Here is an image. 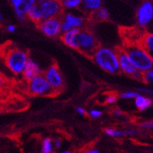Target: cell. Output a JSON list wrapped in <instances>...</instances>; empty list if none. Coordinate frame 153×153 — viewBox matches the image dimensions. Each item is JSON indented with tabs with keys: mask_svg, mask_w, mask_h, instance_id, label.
Here are the masks:
<instances>
[{
	"mask_svg": "<svg viewBox=\"0 0 153 153\" xmlns=\"http://www.w3.org/2000/svg\"><path fill=\"white\" fill-rule=\"evenodd\" d=\"M135 105L139 110L144 111L149 109V107L152 105V101L148 97L142 96L140 95L137 98H135Z\"/></svg>",
	"mask_w": 153,
	"mask_h": 153,
	"instance_id": "cell-15",
	"label": "cell"
},
{
	"mask_svg": "<svg viewBox=\"0 0 153 153\" xmlns=\"http://www.w3.org/2000/svg\"><path fill=\"white\" fill-rule=\"evenodd\" d=\"M77 49L88 56L92 57L95 51L99 48L98 43L92 33L88 30H80L76 36Z\"/></svg>",
	"mask_w": 153,
	"mask_h": 153,
	"instance_id": "cell-4",
	"label": "cell"
},
{
	"mask_svg": "<svg viewBox=\"0 0 153 153\" xmlns=\"http://www.w3.org/2000/svg\"><path fill=\"white\" fill-rule=\"evenodd\" d=\"M152 121H147V122L142 123L141 124V127H143V128H145V129H151V128H152Z\"/></svg>",
	"mask_w": 153,
	"mask_h": 153,
	"instance_id": "cell-27",
	"label": "cell"
},
{
	"mask_svg": "<svg viewBox=\"0 0 153 153\" xmlns=\"http://www.w3.org/2000/svg\"><path fill=\"white\" fill-rule=\"evenodd\" d=\"M62 7L67 9H73L78 7L82 2V0H60Z\"/></svg>",
	"mask_w": 153,
	"mask_h": 153,
	"instance_id": "cell-19",
	"label": "cell"
},
{
	"mask_svg": "<svg viewBox=\"0 0 153 153\" xmlns=\"http://www.w3.org/2000/svg\"><path fill=\"white\" fill-rule=\"evenodd\" d=\"M102 114V113L99 110H97V109H92V110L90 111V113H89V115L91 116L92 118L95 119V118H99V117H101Z\"/></svg>",
	"mask_w": 153,
	"mask_h": 153,
	"instance_id": "cell-25",
	"label": "cell"
},
{
	"mask_svg": "<svg viewBox=\"0 0 153 153\" xmlns=\"http://www.w3.org/2000/svg\"><path fill=\"white\" fill-rule=\"evenodd\" d=\"M140 94L135 91H127L120 94V97L123 99H135L137 96H139Z\"/></svg>",
	"mask_w": 153,
	"mask_h": 153,
	"instance_id": "cell-24",
	"label": "cell"
},
{
	"mask_svg": "<svg viewBox=\"0 0 153 153\" xmlns=\"http://www.w3.org/2000/svg\"><path fill=\"white\" fill-rule=\"evenodd\" d=\"M45 77L54 90L61 89L63 87V78L56 64L51 65L47 69L45 73Z\"/></svg>",
	"mask_w": 153,
	"mask_h": 153,
	"instance_id": "cell-9",
	"label": "cell"
},
{
	"mask_svg": "<svg viewBox=\"0 0 153 153\" xmlns=\"http://www.w3.org/2000/svg\"><path fill=\"white\" fill-rule=\"evenodd\" d=\"M79 32H80V30L78 28H72L63 33L62 36L61 37V39L67 46L77 49L78 45L76 42V36Z\"/></svg>",
	"mask_w": 153,
	"mask_h": 153,
	"instance_id": "cell-13",
	"label": "cell"
},
{
	"mask_svg": "<svg viewBox=\"0 0 153 153\" xmlns=\"http://www.w3.org/2000/svg\"><path fill=\"white\" fill-rule=\"evenodd\" d=\"M54 144L56 148H59L61 146V142L59 141V139H56L54 141Z\"/></svg>",
	"mask_w": 153,
	"mask_h": 153,
	"instance_id": "cell-34",
	"label": "cell"
},
{
	"mask_svg": "<svg viewBox=\"0 0 153 153\" xmlns=\"http://www.w3.org/2000/svg\"><path fill=\"white\" fill-rule=\"evenodd\" d=\"M141 81L146 84H151L153 81V71L152 70H149L145 72H142L141 75Z\"/></svg>",
	"mask_w": 153,
	"mask_h": 153,
	"instance_id": "cell-21",
	"label": "cell"
},
{
	"mask_svg": "<svg viewBox=\"0 0 153 153\" xmlns=\"http://www.w3.org/2000/svg\"><path fill=\"white\" fill-rule=\"evenodd\" d=\"M123 134H127V135H133L135 134L134 131H132V130H127V131H123Z\"/></svg>",
	"mask_w": 153,
	"mask_h": 153,
	"instance_id": "cell-32",
	"label": "cell"
},
{
	"mask_svg": "<svg viewBox=\"0 0 153 153\" xmlns=\"http://www.w3.org/2000/svg\"><path fill=\"white\" fill-rule=\"evenodd\" d=\"M7 30H8V31H10V32H14L15 30H16V27L13 26V25H9V26L7 27Z\"/></svg>",
	"mask_w": 153,
	"mask_h": 153,
	"instance_id": "cell-33",
	"label": "cell"
},
{
	"mask_svg": "<svg viewBox=\"0 0 153 153\" xmlns=\"http://www.w3.org/2000/svg\"><path fill=\"white\" fill-rule=\"evenodd\" d=\"M5 84H6V80H5V77L2 75V74L0 73V92L2 91V90L3 89L5 86Z\"/></svg>",
	"mask_w": 153,
	"mask_h": 153,
	"instance_id": "cell-28",
	"label": "cell"
},
{
	"mask_svg": "<svg viewBox=\"0 0 153 153\" xmlns=\"http://www.w3.org/2000/svg\"><path fill=\"white\" fill-rule=\"evenodd\" d=\"M98 11L96 13V16L97 17L101 20H106L108 19L109 16V11L105 8H99L98 9Z\"/></svg>",
	"mask_w": 153,
	"mask_h": 153,
	"instance_id": "cell-22",
	"label": "cell"
},
{
	"mask_svg": "<svg viewBox=\"0 0 153 153\" xmlns=\"http://www.w3.org/2000/svg\"><path fill=\"white\" fill-rule=\"evenodd\" d=\"M22 73L24 78L27 81H30L35 76L41 74V69L36 62L28 58Z\"/></svg>",
	"mask_w": 153,
	"mask_h": 153,
	"instance_id": "cell-12",
	"label": "cell"
},
{
	"mask_svg": "<svg viewBox=\"0 0 153 153\" xmlns=\"http://www.w3.org/2000/svg\"><path fill=\"white\" fill-rule=\"evenodd\" d=\"M61 153H71L69 151H66V152H61Z\"/></svg>",
	"mask_w": 153,
	"mask_h": 153,
	"instance_id": "cell-39",
	"label": "cell"
},
{
	"mask_svg": "<svg viewBox=\"0 0 153 153\" xmlns=\"http://www.w3.org/2000/svg\"><path fill=\"white\" fill-rule=\"evenodd\" d=\"M116 53H117L118 62H119L120 70L126 74L130 75L133 77L134 74L137 72V70L131 63L129 56L126 53V51L123 48H120L117 49Z\"/></svg>",
	"mask_w": 153,
	"mask_h": 153,
	"instance_id": "cell-10",
	"label": "cell"
},
{
	"mask_svg": "<svg viewBox=\"0 0 153 153\" xmlns=\"http://www.w3.org/2000/svg\"><path fill=\"white\" fill-rule=\"evenodd\" d=\"M139 91H141V92H144V93H147V94H152V91H151L150 89H147V88H138L137 89Z\"/></svg>",
	"mask_w": 153,
	"mask_h": 153,
	"instance_id": "cell-31",
	"label": "cell"
},
{
	"mask_svg": "<svg viewBox=\"0 0 153 153\" xmlns=\"http://www.w3.org/2000/svg\"><path fill=\"white\" fill-rule=\"evenodd\" d=\"M27 54L20 48L13 47L9 49L5 56V62L6 67L15 74L23 72L26 62L27 60Z\"/></svg>",
	"mask_w": 153,
	"mask_h": 153,
	"instance_id": "cell-3",
	"label": "cell"
},
{
	"mask_svg": "<svg viewBox=\"0 0 153 153\" xmlns=\"http://www.w3.org/2000/svg\"><path fill=\"white\" fill-rule=\"evenodd\" d=\"M83 20L81 17L76 16L71 13H67L65 15L64 20L61 22L60 30L62 32H66L72 28H78L82 26Z\"/></svg>",
	"mask_w": 153,
	"mask_h": 153,
	"instance_id": "cell-11",
	"label": "cell"
},
{
	"mask_svg": "<svg viewBox=\"0 0 153 153\" xmlns=\"http://www.w3.org/2000/svg\"><path fill=\"white\" fill-rule=\"evenodd\" d=\"M86 153H99V152L98 149H91V150H89V151H88Z\"/></svg>",
	"mask_w": 153,
	"mask_h": 153,
	"instance_id": "cell-35",
	"label": "cell"
},
{
	"mask_svg": "<svg viewBox=\"0 0 153 153\" xmlns=\"http://www.w3.org/2000/svg\"><path fill=\"white\" fill-rule=\"evenodd\" d=\"M36 2V0H20V4L17 8L14 9L15 11H18V12L26 14V13L27 12V10L34 6Z\"/></svg>",
	"mask_w": 153,
	"mask_h": 153,
	"instance_id": "cell-16",
	"label": "cell"
},
{
	"mask_svg": "<svg viewBox=\"0 0 153 153\" xmlns=\"http://www.w3.org/2000/svg\"><path fill=\"white\" fill-rule=\"evenodd\" d=\"M36 1H38V3H42V2H45V1H47V0H36Z\"/></svg>",
	"mask_w": 153,
	"mask_h": 153,
	"instance_id": "cell-37",
	"label": "cell"
},
{
	"mask_svg": "<svg viewBox=\"0 0 153 153\" xmlns=\"http://www.w3.org/2000/svg\"><path fill=\"white\" fill-rule=\"evenodd\" d=\"M114 114L117 115V116H120V115H121V111L120 110V109H115V110H114Z\"/></svg>",
	"mask_w": 153,
	"mask_h": 153,
	"instance_id": "cell-36",
	"label": "cell"
},
{
	"mask_svg": "<svg viewBox=\"0 0 153 153\" xmlns=\"http://www.w3.org/2000/svg\"><path fill=\"white\" fill-rule=\"evenodd\" d=\"M130 58L131 63L137 71L145 72L151 70L153 67V59L151 54L137 45H127L123 48Z\"/></svg>",
	"mask_w": 153,
	"mask_h": 153,
	"instance_id": "cell-1",
	"label": "cell"
},
{
	"mask_svg": "<svg viewBox=\"0 0 153 153\" xmlns=\"http://www.w3.org/2000/svg\"><path fill=\"white\" fill-rule=\"evenodd\" d=\"M117 95H109V96L106 98V99H105V102H106V103H108V104H114L115 102H117Z\"/></svg>",
	"mask_w": 153,
	"mask_h": 153,
	"instance_id": "cell-26",
	"label": "cell"
},
{
	"mask_svg": "<svg viewBox=\"0 0 153 153\" xmlns=\"http://www.w3.org/2000/svg\"><path fill=\"white\" fill-rule=\"evenodd\" d=\"M85 8L88 10H97L101 7V0H82Z\"/></svg>",
	"mask_w": 153,
	"mask_h": 153,
	"instance_id": "cell-18",
	"label": "cell"
},
{
	"mask_svg": "<svg viewBox=\"0 0 153 153\" xmlns=\"http://www.w3.org/2000/svg\"><path fill=\"white\" fill-rule=\"evenodd\" d=\"M38 26L41 31L49 38L56 37L61 31V21L58 17H53L42 20L38 24Z\"/></svg>",
	"mask_w": 153,
	"mask_h": 153,
	"instance_id": "cell-7",
	"label": "cell"
},
{
	"mask_svg": "<svg viewBox=\"0 0 153 153\" xmlns=\"http://www.w3.org/2000/svg\"><path fill=\"white\" fill-rule=\"evenodd\" d=\"M42 153H53V142L50 138H45L42 142Z\"/></svg>",
	"mask_w": 153,
	"mask_h": 153,
	"instance_id": "cell-20",
	"label": "cell"
},
{
	"mask_svg": "<svg viewBox=\"0 0 153 153\" xmlns=\"http://www.w3.org/2000/svg\"><path fill=\"white\" fill-rule=\"evenodd\" d=\"M42 20L57 17L62 12V6L60 0H47L38 5Z\"/></svg>",
	"mask_w": 153,
	"mask_h": 153,
	"instance_id": "cell-6",
	"label": "cell"
},
{
	"mask_svg": "<svg viewBox=\"0 0 153 153\" xmlns=\"http://www.w3.org/2000/svg\"><path fill=\"white\" fill-rule=\"evenodd\" d=\"M105 134L110 137H121L123 135V131H117V130L113 129V128H107L105 131Z\"/></svg>",
	"mask_w": 153,
	"mask_h": 153,
	"instance_id": "cell-23",
	"label": "cell"
},
{
	"mask_svg": "<svg viewBox=\"0 0 153 153\" xmlns=\"http://www.w3.org/2000/svg\"><path fill=\"white\" fill-rule=\"evenodd\" d=\"M15 13H16V16L18 17L19 20H22V21H24V20H25V18H26V16H25V14H24V13H22L18 12V11H15Z\"/></svg>",
	"mask_w": 153,
	"mask_h": 153,
	"instance_id": "cell-29",
	"label": "cell"
},
{
	"mask_svg": "<svg viewBox=\"0 0 153 153\" xmlns=\"http://www.w3.org/2000/svg\"><path fill=\"white\" fill-rule=\"evenodd\" d=\"M95 62L101 68L110 74H117L120 66L116 52L108 48H99L93 55Z\"/></svg>",
	"mask_w": 153,
	"mask_h": 153,
	"instance_id": "cell-2",
	"label": "cell"
},
{
	"mask_svg": "<svg viewBox=\"0 0 153 153\" xmlns=\"http://www.w3.org/2000/svg\"><path fill=\"white\" fill-rule=\"evenodd\" d=\"M29 90L33 95H51L54 92V89L49 85L44 75L41 74L30 80Z\"/></svg>",
	"mask_w": 153,
	"mask_h": 153,
	"instance_id": "cell-5",
	"label": "cell"
},
{
	"mask_svg": "<svg viewBox=\"0 0 153 153\" xmlns=\"http://www.w3.org/2000/svg\"><path fill=\"white\" fill-rule=\"evenodd\" d=\"M76 112H77L80 115H81V116H85V115L86 114V110H85L84 108H82V107H78V108L76 109Z\"/></svg>",
	"mask_w": 153,
	"mask_h": 153,
	"instance_id": "cell-30",
	"label": "cell"
},
{
	"mask_svg": "<svg viewBox=\"0 0 153 153\" xmlns=\"http://www.w3.org/2000/svg\"><path fill=\"white\" fill-rule=\"evenodd\" d=\"M141 45L149 53H151L153 50V35L152 34H147L145 35L142 39V42Z\"/></svg>",
	"mask_w": 153,
	"mask_h": 153,
	"instance_id": "cell-17",
	"label": "cell"
},
{
	"mask_svg": "<svg viewBox=\"0 0 153 153\" xmlns=\"http://www.w3.org/2000/svg\"><path fill=\"white\" fill-rule=\"evenodd\" d=\"M27 16L30 19V20H32L34 22L39 24L42 20V16L41 13L40 9L38 5L34 4L27 10V12L26 13Z\"/></svg>",
	"mask_w": 153,
	"mask_h": 153,
	"instance_id": "cell-14",
	"label": "cell"
},
{
	"mask_svg": "<svg viewBox=\"0 0 153 153\" xmlns=\"http://www.w3.org/2000/svg\"><path fill=\"white\" fill-rule=\"evenodd\" d=\"M3 20V16H2V14L0 13V21H2V20Z\"/></svg>",
	"mask_w": 153,
	"mask_h": 153,
	"instance_id": "cell-38",
	"label": "cell"
},
{
	"mask_svg": "<svg viewBox=\"0 0 153 153\" xmlns=\"http://www.w3.org/2000/svg\"><path fill=\"white\" fill-rule=\"evenodd\" d=\"M153 17V5L151 0H145L140 6L137 12V19L139 25L146 27Z\"/></svg>",
	"mask_w": 153,
	"mask_h": 153,
	"instance_id": "cell-8",
	"label": "cell"
}]
</instances>
